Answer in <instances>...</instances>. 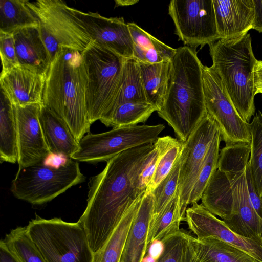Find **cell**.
<instances>
[{
  "mask_svg": "<svg viewBox=\"0 0 262 262\" xmlns=\"http://www.w3.org/2000/svg\"><path fill=\"white\" fill-rule=\"evenodd\" d=\"M153 147L154 143H149L118 154L90 179L87 205L78 221L93 253L103 247L129 207L143 194L138 191V178Z\"/></svg>",
  "mask_w": 262,
  "mask_h": 262,
  "instance_id": "obj_1",
  "label": "cell"
},
{
  "mask_svg": "<svg viewBox=\"0 0 262 262\" xmlns=\"http://www.w3.org/2000/svg\"><path fill=\"white\" fill-rule=\"evenodd\" d=\"M171 60L167 88L158 115L184 142L207 113L203 83L202 66L195 48L176 49Z\"/></svg>",
  "mask_w": 262,
  "mask_h": 262,
  "instance_id": "obj_2",
  "label": "cell"
},
{
  "mask_svg": "<svg viewBox=\"0 0 262 262\" xmlns=\"http://www.w3.org/2000/svg\"><path fill=\"white\" fill-rule=\"evenodd\" d=\"M82 52L60 48L46 74L42 95V104L68 125L78 141L90 132L91 125L86 105L88 77Z\"/></svg>",
  "mask_w": 262,
  "mask_h": 262,
  "instance_id": "obj_3",
  "label": "cell"
},
{
  "mask_svg": "<svg viewBox=\"0 0 262 262\" xmlns=\"http://www.w3.org/2000/svg\"><path fill=\"white\" fill-rule=\"evenodd\" d=\"M213 68L220 76L242 119L249 122L254 115V68L257 60L247 33L233 39H219L209 45Z\"/></svg>",
  "mask_w": 262,
  "mask_h": 262,
  "instance_id": "obj_4",
  "label": "cell"
},
{
  "mask_svg": "<svg viewBox=\"0 0 262 262\" xmlns=\"http://www.w3.org/2000/svg\"><path fill=\"white\" fill-rule=\"evenodd\" d=\"M82 54L88 77L86 105L92 124L110 110L119 89L125 59L93 41Z\"/></svg>",
  "mask_w": 262,
  "mask_h": 262,
  "instance_id": "obj_5",
  "label": "cell"
},
{
  "mask_svg": "<svg viewBox=\"0 0 262 262\" xmlns=\"http://www.w3.org/2000/svg\"><path fill=\"white\" fill-rule=\"evenodd\" d=\"M27 227L46 262H93V253L79 221L69 223L36 215Z\"/></svg>",
  "mask_w": 262,
  "mask_h": 262,
  "instance_id": "obj_6",
  "label": "cell"
},
{
  "mask_svg": "<svg viewBox=\"0 0 262 262\" xmlns=\"http://www.w3.org/2000/svg\"><path fill=\"white\" fill-rule=\"evenodd\" d=\"M39 23V30L51 62L60 48L83 52L93 41L82 21L60 0L27 1Z\"/></svg>",
  "mask_w": 262,
  "mask_h": 262,
  "instance_id": "obj_7",
  "label": "cell"
},
{
  "mask_svg": "<svg viewBox=\"0 0 262 262\" xmlns=\"http://www.w3.org/2000/svg\"><path fill=\"white\" fill-rule=\"evenodd\" d=\"M85 180L76 160L70 159L59 168L47 166L42 161L19 168L11 191L18 199L33 205H41Z\"/></svg>",
  "mask_w": 262,
  "mask_h": 262,
  "instance_id": "obj_8",
  "label": "cell"
},
{
  "mask_svg": "<svg viewBox=\"0 0 262 262\" xmlns=\"http://www.w3.org/2000/svg\"><path fill=\"white\" fill-rule=\"evenodd\" d=\"M250 151L245 148L225 149L219 155L217 169L227 177L231 190L232 214L225 223L234 232L247 238L262 237V219L249 195L246 169Z\"/></svg>",
  "mask_w": 262,
  "mask_h": 262,
  "instance_id": "obj_9",
  "label": "cell"
},
{
  "mask_svg": "<svg viewBox=\"0 0 262 262\" xmlns=\"http://www.w3.org/2000/svg\"><path fill=\"white\" fill-rule=\"evenodd\" d=\"M165 127L163 124L137 125L114 127L102 133H88L79 141V149L72 159L90 163L107 162L129 149L154 143Z\"/></svg>",
  "mask_w": 262,
  "mask_h": 262,
  "instance_id": "obj_10",
  "label": "cell"
},
{
  "mask_svg": "<svg viewBox=\"0 0 262 262\" xmlns=\"http://www.w3.org/2000/svg\"><path fill=\"white\" fill-rule=\"evenodd\" d=\"M207 113L216 122L225 145L251 142L250 123L244 121L234 106L222 80L212 66H202Z\"/></svg>",
  "mask_w": 262,
  "mask_h": 262,
  "instance_id": "obj_11",
  "label": "cell"
},
{
  "mask_svg": "<svg viewBox=\"0 0 262 262\" xmlns=\"http://www.w3.org/2000/svg\"><path fill=\"white\" fill-rule=\"evenodd\" d=\"M168 14L185 46L196 49L220 39L212 0H172Z\"/></svg>",
  "mask_w": 262,
  "mask_h": 262,
  "instance_id": "obj_12",
  "label": "cell"
},
{
  "mask_svg": "<svg viewBox=\"0 0 262 262\" xmlns=\"http://www.w3.org/2000/svg\"><path fill=\"white\" fill-rule=\"evenodd\" d=\"M219 131L216 122L207 113L187 140L182 142L178 186L182 220H185L190 193L209 147Z\"/></svg>",
  "mask_w": 262,
  "mask_h": 262,
  "instance_id": "obj_13",
  "label": "cell"
},
{
  "mask_svg": "<svg viewBox=\"0 0 262 262\" xmlns=\"http://www.w3.org/2000/svg\"><path fill=\"white\" fill-rule=\"evenodd\" d=\"M185 220L197 238H217L244 251L258 262H262V237L247 238L234 232L202 204L195 203L187 208Z\"/></svg>",
  "mask_w": 262,
  "mask_h": 262,
  "instance_id": "obj_14",
  "label": "cell"
},
{
  "mask_svg": "<svg viewBox=\"0 0 262 262\" xmlns=\"http://www.w3.org/2000/svg\"><path fill=\"white\" fill-rule=\"evenodd\" d=\"M41 104H13L17 127L19 168L41 162L50 153L39 120Z\"/></svg>",
  "mask_w": 262,
  "mask_h": 262,
  "instance_id": "obj_15",
  "label": "cell"
},
{
  "mask_svg": "<svg viewBox=\"0 0 262 262\" xmlns=\"http://www.w3.org/2000/svg\"><path fill=\"white\" fill-rule=\"evenodd\" d=\"M93 41L109 49L125 59L133 57L134 45L123 17H105L97 12L84 13L73 8Z\"/></svg>",
  "mask_w": 262,
  "mask_h": 262,
  "instance_id": "obj_16",
  "label": "cell"
},
{
  "mask_svg": "<svg viewBox=\"0 0 262 262\" xmlns=\"http://www.w3.org/2000/svg\"><path fill=\"white\" fill-rule=\"evenodd\" d=\"M220 39H233L252 29L253 0H212Z\"/></svg>",
  "mask_w": 262,
  "mask_h": 262,
  "instance_id": "obj_17",
  "label": "cell"
},
{
  "mask_svg": "<svg viewBox=\"0 0 262 262\" xmlns=\"http://www.w3.org/2000/svg\"><path fill=\"white\" fill-rule=\"evenodd\" d=\"M46 76L17 66L1 73V90L13 105L42 104Z\"/></svg>",
  "mask_w": 262,
  "mask_h": 262,
  "instance_id": "obj_18",
  "label": "cell"
},
{
  "mask_svg": "<svg viewBox=\"0 0 262 262\" xmlns=\"http://www.w3.org/2000/svg\"><path fill=\"white\" fill-rule=\"evenodd\" d=\"M12 34L18 66L46 76L51 60L39 26L22 28Z\"/></svg>",
  "mask_w": 262,
  "mask_h": 262,
  "instance_id": "obj_19",
  "label": "cell"
},
{
  "mask_svg": "<svg viewBox=\"0 0 262 262\" xmlns=\"http://www.w3.org/2000/svg\"><path fill=\"white\" fill-rule=\"evenodd\" d=\"M154 207L151 192L143 194L131 225L120 262H142L147 250V237Z\"/></svg>",
  "mask_w": 262,
  "mask_h": 262,
  "instance_id": "obj_20",
  "label": "cell"
},
{
  "mask_svg": "<svg viewBox=\"0 0 262 262\" xmlns=\"http://www.w3.org/2000/svg\"><path fill=\"white\" fill-rule=\"evenodd\" d=\"M39 120L50 152L63 155L72 159L79 149V141L68 125L42 104Z\"/></svg>",
  "mask_w": 262,
  "mask_h": 262,
  "instance_id": "obj_21",
  "label": "cell"
},
{
  "mask_svg": "<svg viewBox=\"0 0 262 262\" xmlns=\"http://www.w3.org/2000/svg\"><path fill=\"white\" fill-rule=\"evenodd\" d=\"M134 45L133 58L139 62L154 64L171 60L176 49L165 44L138 26L127 23Z\"/></svg>",
  "mask_w": 262,
  "mask_h": 262,
  "instance_id": "obj_22",
  "label": "cell"
},
{
  "mask_svg": "<svg viewBox=\"0 0 262 262\" xmlns=\"http://www.w3.org/2000/svg\"><path fill=\"white\" fill-rule=\"evenodd\" d=\"M138 63L146 100L159 110L167 88L171 60L154 64Z\"/></svg>",
  "mask_w": 262,
  "mask_h": 262,
  "instance_id": "obj_23",
  "label": "cell"
},
{
  "mask_svg": "<svg viewBox=\"0 0 262 262\" xmlns=\"http://www.w3.org/2000/svg\"><path fill=\"white\" fill-rule=\"evenodd\" d=\"M1 162L18 161L17 127L14 106L1 90L0 110Z\"/></svg>",
  "mask_w": 262,
  "mask_h": 262,
  "instance_id": "obj_24",
  "label": "cell"
},
{
  "mask_svg": "<svg viewBox=\"0 0 262 262\" xmlns=\"http://www.w3.org/2000/svg\"><path fill=\"white\" fill-rule=\"evenodd\" d=\"M144 194L140 195L129 207L103 247L93 253V262H120L131 225Z\"/></svg>",
  "mask_w": 262,
  "mask_h": 262,
  "instance_id": "obj_25",
  "label": "cell"
},
{
  "mask_svg": "<svg viewBox=\"0 0 262 262\" xmlns=\"http://www.w3.org/2000/svg\"><path fill=\"white\" fill-rule=\"evenodd\" d=\"M199 262H258L244 251L213 237L195 238Z\"/></svg>",
  "mask_w": 262,
  "mask_h": 262,
  "instance_id": "obj_26",
  "label": "cell"
},
{
  "mask_svg": "<svg viewBox=\"0 0 262 262\" xmlns=\"http://www.w3.org/2000/svg\"><path fill=\"white\" fill-rule=\"evenodd\" d=\"M145 101H147L138 61L133 58L125 59L119 90L108 112L100 120L107 118L123 103Z\"/></svg>",
  "mask_w": 262,
  "mask_h": 262,
  "instance_id": "obj_27",
  "label": "cell"
},
{
  "mask_svg": "<svg viewBox=\"0 0 262 262\" xmlns=\"http://www.w3.org/2000/svg\"><path fill=\"white\" fill-rule=\"evenodd\" d=\"M195 238L181 230L162 238L163 250L156 262H199Z\"/></svg>",
  "mask_w": 262,
  "mask_h": 262,
  "instance_id": "obj_28",
  "label": "cell"
},
{
  "mask_svg": "<svg viewBox=\"0 0 262 262\" xmlns=\"http://www.w3.org/2000/svg\"><path fill=\"white\" fill-rule=\"evenodd\" d=\"M26 2L27 0H1L0 32L13 33L22 28L39 25Z\"/></svg>",
  "mask_w": 262,
  "mask_h": 262,
  "instance_id": "obj_29",
  "label": "cell"
},
{
  "mask_svg": "<svg viewBox=\"0 0 262 262\" xmlns=\"http://www.w3.org/2000/svg\"><path fill=\"white\" fill-rule=\"evenodd\" d=\"M179 191L161 212L150 221L147 237V248L155 241H161L180 230L182 221L180 211Z\"/></svg>",
  "mask_w": 262,
  "mask_h": 262,
  "instance_id": "obj_30",
  "label": "cell"
},
{
  "mask_svg": "<svg viewBox=\"0 0 262 262\" xmlns=\"http://www.w3.org/2000/svg\"><path fill=\"white\" fill-rule=\"evenodd\" d=\"M158 108L147 101H134L118 106L107 118L100 121L114 127L137 125L145 122Z\"/></svg>",
  "mask_w": 262,
  "mask_h": 262,
  "instance_id": "obj_31",
  "label": "cell"
},
{
  "mask_svg": "<svg viewBox=\"0 0 262 262\" xmlns=\"http://www.w3.org/2000/svg\"><path fill=\"white\" fill-rule=\"evenodd\" d=\"M3 241L19 262H46L30 236L27 226L11 230Z\"/></svg>",
  "mask_w": 262,
  "mask_h": 262,
  "instance_id": "obj_32",
  "label": "cell"
},
{
  "mask_svg": "<svg viewBox=\"0 0 262 262\" xmlns=\"http://www.w3.org/2000/svg\"><path fill=\"white\" fill-rule=\"evenodd\" d=\"M221 141L219 130L209 147L203 164L192 189L189 205L198 203L201 199L210 180L217 169Z\"/></svg>",
  "mask_w": 262,
  "mask_h": 262,
  "instance_id": "obj_33",
  "label": "cell"
},
{
  "mask_svg": "<svg viewBox=\"0 0 262 262\" xmlns=\"http://www.w3.org/2000/svg\"><path fill=\"white\" fill-rule=\"evenodd\" d=\"M250 155L248 163L259 194L262 197V113L259 111L250 123Z\"/></svg>",
  "mask_w": 262,
  "mask_h": 262,
  "instance_id": "obj_34",
  "label": "cell"
},
{
  "mask_svg": "<svg viewBox=\"0 0 262 262\" xmlns=\"http://www.w3.org/2000/svg\"><path fill=\"white\" fill-rule=\"evenodd\" d=\"M182 147L181 141L169 136L159 157L154 176L145 192H151L167 176L181 155Z\"/></svg>",
  "mask_w": 262,
  "mask_h": 262,
  "instance_id": "obj_35",
  "label": "cell"
},
{
  "mask_svg": "<svg viewBox=\"0 0 262 262\" xmlns=\"http://www.w3.org/2000/svg\"><path fill=\"white\" fill-rule=\"evenodd\" d=\"M181 163V154L169 173L151 192L154 196V207L151 220L161 212L178 192Z\"/></svg>",
  "mask_w": 262,
  "mask_h": 262,
  "instance_id": "obj_36",
  "label": "cell"
},
{
  "mask_svg": "<svg viewBox=\"0 0 262 262\" xmlns=\"http://www.w3.org/2000/svg\"><path fill=\"white\" fill-rule=\"evenodd\" d=\"M169 136L158 137L154 147L147 156L138 178L137 189L139 194L145 193L155 172L162 150Z\"/></svg>",
  "mask_w": 262,
  "mask_h": 262,
  "instance_id": "obj_37",
  "label": "cell"
},
{
  "mask_svg": "<svg viewBox=\"0 0 262 262\" xmlns=\"http://www.w3.org/2000/svg\"><path fill=\"white\" fill-rule=\"evenodd\" d=\"M0 54L2 66L1 73L18 66L12 33L0 32Z\"/></svg>",
  "mask_w": 262,
  "mask_h": 262,
  "instance_id": "obj_38",
  "label": "cell"
},
{
  "mask_svg": "<svg viewBox=\"0 0 262 262\" xmlns=\"http://www.w3.org/2000/svg\"><path fill=\"white\" fill-rule=\"evenodd\" d=\"M245 174L251 203L257 214L262 219V197L259 194L255 186L248 164Z\"/></svg>",
  "mask_w": 262,
  "mask_h": 262,
  "instance_id": "obj_39",
  "label": "cell"
},
{
  "mask_svg": "<svg viewBox=\"0 0 262 262\" xmlns=\"http://www.w3.org/2000/svg\"><path fill=\"white\" fill-rule=\"evenodd\" d=\"M70 159L64 155L50 152L43 161V163L48 166L59 168L66 164Z\"/></svg>",
  "mask_w": 262,
  "mask_h": 262,
  "instance_id": "obj_40",
  "label": "cell"
},
{
  "mask_svg": "<svg viewBox=\"0 0 262 262\" xmlns=\"http://www.w3.org/2000/svg\"><path fill=\"white\" fill-rule=\"evenodd\" d=\"M254 9L252 29L262 33V0H253Z\"/></svg>",
  "mask_w": 262,
  "mask_h": 262,
  "instance_id": "obj_41",
  "label": "cell"
},
{
  "mask_svg": "<svg viewBox=\"0 0 262 262\" xmlns=\"http://www.w3.org/2000/svg\"><path fill=\"white\" fill-rule=\"evenodd\" d=\"M254 81L255 94H262V61L257 60L254 68Z\"/></svg>",
  "mask_w": 262,
  "mask_h": 262,
  "instance_id": "obj_42",
  "label": "cell"
},
{
  "mask_svg": "<svg viewBox=\"0 0 262 262\" xmlns=\"http://www.w3.org/2000/svg\"><path fill=\"white\" fill-rule=\"evenodd\" d=\"M0 262H19L2 239L0 242Z\"/></svg>",
  "mask_w": 262,
  "mask_h": 262,
  "instance_id": "obj_43",
  "label": "cell"
},
{
  "mask_svg": "<svg viewBox=\"0 0 262 262\" xmlns=\"http://www.w3.org/2000/svg\"><path fill=\"white\" fill-rule=\"evenodd\" d=\"M148 248V255L157 259L162 252L163 244L161 241H155L149 245Z\"/></svg>",
  "mask_w": 262,
  "mask_h": 262,
  "instance_id": "obj_44",
  "label": "cell"
},
{
  "mask_svg": "<svg viewBox=\"0 0 262 262\" xmlns=\"http://www.w3.org/2000/svg\"><path fill=\"white\" fill-rule=\"evenodd\" d=\"M115 2V7L118 6H127L133 5L137 3L139 1L136 0H116Z\"/></svg>",
  "mask_w": 262,
  "mask_h": 262,
  "instance_id": "obj_45",
  "label": "cell"
},
{
  "mask_svg": "<svg viewBox=\"0 0 262 262\" xmlns=\"http://www.w3.org/2000/svg\"><path fill=\"white\" fill-rule=\"evenodd\" d=\"M156 259L152 258L148 254L144 257L142 262H156Z\"/></svg>",
  "mask_w": 262,
  "mask_h": 262,
  "instance_id": "obj_46",
  "label": "cell"
}]
</instances>
